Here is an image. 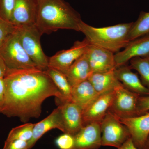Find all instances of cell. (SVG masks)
I'll return each mask as SVG.
<instances>
[{
  "instance_id": "1",
  "label": "cell",
  "mask_w": 149,
  "mask_h": 149,
  "mask_svg": "<svg viewBox=\"0 0 149 149\" xmlns=\"http://www.w3.org/2000/svg\"><path fill=\"white\" fill-rule=\"evenodd\" d=\"M5 101L2 113L24 123L38 118L43 102L55 97L58 105L65 102L61 93L45 70L38 68L8 69L4 78Z\"/></svg>"
},
{
  "instance_id": "2",
  "label": "cell",
  "mask_w": 149,
  "mask_h": 149,
  "mask_svg": "<svg viewBox=\"0 0 149 149\" xmlns=\"http://www.w3.org/2000/svg\"><path fill=\"white\" fill-rule=\"evenodd\" d=\"M82 21L80 14L65 0H38L35 25L42 35L59 29L79 32Z\"/></svg>"
},
{
  "instance_id": "3",
  "label": "cell",
  "mask_w": 149,
  "mask_h": 149,
  "mask_svg": "<svg viewBox=\"0 0 149 149\" xmlns=\"http://www.w3.org/2000/svg\"><path fill=\"white\" fill-rule=\"evenodd\" d=\"M133 22L96 27L82 20L79 25V32L85 35V38L91 45L116 53L121 49H124L130 42L128 35Z\"/></svg>"
},
{
  "instance_id": "4",
  "label": "cell",
  "mask_w": 149,
  "mask_h": 149,
  "mask_svg": "<svg viewBox=\"0 0 149 149\" xmlns=\"http://www.w3.org/2000/svg\"><path fill=\"white\" fill-rule=\"evenodd\" d=\"M0 57L8 70L38 68L22 45L16 27L0 49Z\"/></svg>"
},
{
  "instance_id": "5",
  "label": "cell",
  "mask_w": 149,
  "mask_h": 149,
  "mask_svg": "<svg viewBox=\"0 0 149 149\" xmlns=\"http://www.w3.org/2000/svg\"><path fill=\"white\" fill-rule=\"evenodd\" d=\"M16 27L19 41L24 50L39 69L45 70L49 66V58L41 47L42 34L36 25Z\"/></svg>"
},
{
  "instance_id": "6",
  "label": "cell",
  "mask_w": 149,
  "mask_h": 149,
  "mask_svg": "<svg viewBox=\"0 0 149 149\" xmlns=\"http://www.w3.org/2000/svg\"><path fill=\"white\" fill-rule=\"evenodd\" d=\"M101 127L102 146L118 148L131 138L127 127L109 110L102 120Z\"/></svg>"
},
{
  "instance_id": "7",
  "label": "cell",
  "mask_w": 149,
  "mask_h": 149,
  "mask_svg": "<svg viewBox=\"0 0 149 149\" xmlns=\"http://www.w3.org/2000/svg\"><path fill=\"white\" fill-rule=\"evenodd\" d=\"M140 96L126 89L121 83L114 89V97L109 111L118 119L138 116L137 107Z\"/></svg>"
},
{
  "instance_id": "8",
  "label": "cell",
  "mask_w": 149,
  "mask_h": 149,
  "mask_svg": "<svg viewBox=\"0 0 149 149\" xmlns=\"http://www.w3.org/2000/svg\"><path fill=\"white\" fill-rule=\"evenodd\" d=\"M90 45L86 38L76 41L70 49L59 51L49 58L48 67L65 74L74 62L85 53Z\"/></svg>"
},
{
  "instance_id": "9",
  "label": "cell",
  "mask_w": 149,
  "mask_h": 149,
  "mask_svg": "<svg viewBox=\"0 0 149 149\" xmlns=\"http://www.w3.org/2000/svg\"><path fill=\"white\" fill-rule=\"evenodd\" d=\"M92 73H103L116 68L112 52L90 44L85 52Z\"/></svg>"
},
{
  "instance_id": "10",
  "label": "cell",
  "mask_w": 149,
  "mask_h": 149,
  "mask_svg": "<svg viewBox=\"0 0 149 149\" xmlns=\"http://www.w3.org/2000/svg\"><path fill=\"white\" fill-rule=\"evenodd\" d=\"M38 0H15L10 22L15 27L35 25Z\"/></svg>"
},
{
  "instance_id": "11",
  "label": "cell",
  "mask_w": 149,
  "mask_h": 149,
  "mask_svg": "<svg viewBox=\"0 0 149 149\" xmlns=\"http://www.w3.org/2000/svg\"><path fill=\"white\" fill-rule=\"evenodd\" d=\"M118 119L128 128L135 146L142 149L149 135V111L138 116Z\"/></svg>"
},
{
  "instance_id": "12",
  "label": "cell",
  "mask_w": 149,
  "mask_h": 149,
  "mask_svg": "<svg viewBox=\"0 0 149 149\" xmlns=\"http://www.w3.org/2000/svg\"><path fill=\"white\" fill-rule=\"evenodd\" d=\"M101 123L93 122L82 127L74 136L73 149H98L102 146Z\"/></svg>"
},
{
  "instance_id": "13",
  "label": "cell",
  "mask_w": 149,
  "mask_h": 149,
  "mask_svg": "<svg viewBox=\"0 0 149 149\" xmlns=\"http://www.w3.org/2000/svg\"><path fill=\"white\" fill-rule=\"evenodd\" d=\"M137 57H149V35L130 41L123 50L115 54L116 68Z\"/></svg>"
},
{
  "instance_id": "14",
  "label": "cell",
  "mask_w": 149,
  "mask_h": 149,
  "mask_svg": "<svg viewBox=\"0 0 149 149\" xmlns=\"http://www.w3.org/2000/svg\"><path fill=\"white\" fill-rule=\"evenodd\" d=\"M64 126V133L74 136L83 126V110L72 102L59 105Z\"/></svg>"
},
{
  "instance_id": "15",
  "label": "cell",
  "mask_w": 149,
  "mask_h": 149,
  "mask_svg": "<svg viewBox=\"0 0 149 149\" xmlns=\"http://www.w3.org/2000/svg\"><path fill=\"white\" fill-rule=\"evenodd\" d=\"M114 97V91L100 95L83 110V126L93 122H101L109 110Z\"/></svg>"
},
{
  "instance_id": "16",
  "label": "cell",
  "mask_w": 149,
  "mask_h": 149,
  "mask_svg": "<svg viewBox=\"0 0 149 149\" xmlns=\"http://www.w3.org/2000/svg\"><path fill=\"white\" fill-rule=\"evenodd\" d=\"M58 129L64 133L65 130L61 113L58 107L49 115L45 119L35 123L33 130L32 139L28 142V149L34 147L37 141L48 131L52 129Z\"/></svg>"
},
{
  "instance_id": "17",
  "label": "cell",
  "mask_w": 149,
  "mask_h": 149,
  "mask_svg": "<svg viewBox=\"0 0 149 149\" xmlns=\"http://www.w3.org/2000/svg\"><path fill=\"white\" fill-rule=\"evenodd\" d=\"M114 72L118 80L126 89L141 95H149V89L144 86L130 67L122 65L116 68Z\"/></svg>"
},
{
  "instance_id": "18",
  "label": "cell",
  "mask_w": 149,
  "mask_h": 149,
  "mask_svg": "<svg viewBox=\"0 0 149 149\" xmlns=\"http://www.w3.org/2000/svg\"><path fill=\"white\" fill-rule=\"evenodd\" d=\"M100 95L88 80L72 87V101L82 110L89 107Z\"/></svg>"
},
{
  "instance_id": "19",
  "label": "cell",
  "mask_w": 149,
  "mask_h": 149,
  "mask_svg": "<svg viewBox=\"0 0 149 149\" xmlns=\"http://www.w3.org/2000/svg\"><path fill=\"white\" fill-rule=\"evenodd\" d=\"M92 73L91 67L85 53L74 62L65 74L70 84L73 87L88 80Z\"/></svg>"
},
{
  "instance_id": "20",
  "label": "cell",
  "mask_w": 149,
  "mask_h": 149,
  "mask_svg": "<svg viewBox=\"0 0 149 149\" xmlns=\"http://www.w3.org/2000/svg\"><path fill=\"white\" fill-rule=\"evenodd\" d=\"M115 70L103 73H92L90 75L88 80L99 95L113 91L121 84L116 76Z\"/></svg>"
},
{
  "instance_id": "21",
  "label": "cell",
  "mask_w": 149,
  "mask_h": 149,
  "mask_svg": "<svg viewBox=\"0 0 149 149\" xmlns=\"http://www.w3.org/2000/svg\"><path fill=\"white\" fill-rule=\"evenodd\" d=\"M63 96L65 102L72 101V87L64 73L53 68L48 67L45 70Z\"/></svg>"
},
{
  "instance_id": "22",
  "label": "cell",
  "mask_w": 149,
  "mask_h": 149,
  "mask_svg": "<svg viewBox=\"0 0 149 149\" xmlns=\"http://www.w3.org/2000/svg\"><path fill=\"white\" fill-rule=\"evenodd\" d=\"M148 35H149V12H142L137 20L133 22L128 35V40L132 41Z\"/></svg>"
},
{
  "instance_id": "23",
  "label": "cell",
  "mask_w": 149,
  "mask_h": 149,
  "mask_svg": "<svg viewBox=\"0 0 149 149\" xmlns=\"http://www.w3.org/2000/svg\"><path fill=\"white\" fill-rule=\"evenodd\" d=\"M129 65L131 69L137 71L144 86L149 89V57H137L131 59Z\"/></svg>"
},
{
  "instance_id": "24",
  "label": "cell",
  "mask_w": 149,
  "mask_h": 149,
  "mask_svg": "<svg viewBox=\"0 0 149 149\" xmlns=\"http://www.w3.org/2000/svg\"><path fill=\"white\" fill-rule=\"evenodd\" d=\"M35 124L26 123L13 128L9 133L6 140H20L28 142L32 139Z\"/></svg>"
},
{
  "instance_id": "25",
  "label": "cell",
  "mask_w": 149,
  "mask_h": 149,
  "mask_svg": "<svg viewBox=\"0 0 149 149\" xmlns=\"http://www.w3.org/2000/svg\"><path fill=\"white\" fill-rule=\"evenodd\" d=\"M15 28V26L10 22L0 18V49L8 37L14 32Z\"/></svg>"
},
{
  "instance_id": "26",
  "label": "cell",
  "mask_w": 149,
  "mask_h": 149,
  "mask_svg": "<svg viewBox=\"0 0 149 149\" xmlns=\"http://www.w3.org/2000/svg\"><path fill=\"white\" fill-rule=\"evenodd\" d=\"M15 0H0V18L10 22Z\"/></svg>"
},
{
  "instance_id": "27",
  "label": "cell",
  "mask_w": 149,
  "mask_h": 149,
  "mask_svg": "<svg viewBox=\"0 0 149 149\" xmlns=\"http://www.w3.org/2000/svg\"><path fill=\"white\" fill-rule=\"evenodd\" d=\"M55 144L60 149H73L74 145V136L63 133L56 138Z\"/></svg>"
},
{
  "instance_id": "28",
  "label": "cell",
  "mask_w": 149,
  "mask_h": 149,
  "mask_svg": "<svg viewBox=\"0 0 149 149\" xmlns=\"http://www.w3.org/2000/svg\"><path fill=\"white\" fill-rule=\"evenodd\" d=\"M3 149H28V142L20 140H6Z\"/></svg>"
},
{
  "instance_id": "29",
  "label": "cell",
  "mask_w": 149,
  "mask_h": 149,
  "mask_svg": "<svg viewBox=\"0 0 149 149\" xmlns=\"http://www.w3.org/2000/svg\"><path fill=\"white\" fill-rule=\"evenodd\" d=\"M139 116L149 111V95H141L139 97L137 107Z\"/></svg>"
},
{
  "instance_id": "30",
  "label": "cell",
  "mask_w": 149,
  "mask_h": 149,
  "mask_svg": "<svg viewBox=\"0 0 149 149\" xmlns=\"http://www.w3.org/2000/svg\"><path fill=\"white\" fill-rule=\"evenodd\" d=\"M5 84L3 79H0V113L2 111L5 101Z\"/></svg>"
},
{
  "instance_id": "31",
  "label": "cell",
  "mask_w": 149,
  "mask_h": 149,
  "mask_svg": "<svg viewBox=\"0 0 149 149\" xmlns=\"http://www.w3.org/2000/svg\"><path fill=\"white\" fill-rule=\"evenodd\" d=\"M117 149H139L133 143L131 138L128 139L121 146Z\"/></svg>"
},
{
  "instance_id": "32",
  "label": "cell",
  "mask_w": 149,
  "mask_h": 149,
  "mask_svg": "<svg viewBox=\"0 0 149 149\" xmlns=\"http://www.w3.org/2000/svg\"><path fill=\"white\" fill-rule=\"evenodd\" d=\"M8 69L4 62L0 57V79H3L5 77Z\"/></svg>"
},
{
  "instance_id": "33",
  "label": "cell",
  "mask_w": 149,
  "mask_h": 149,
  "mask_svg": "<svg viewBox=\"0 0 149 149\" xmlns=\"http://www.w3.org/2000/svg\"><path fill=\"white\" fill-rule=\"evenodd\" d=\"M142 149H149V135L147 138L146 141L145 142Z\"/></svg>"
}]
</instances>
